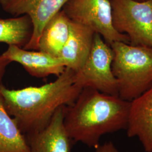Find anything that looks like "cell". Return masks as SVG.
Returning <instances> with one entry per match:
<instances>
[{"label":"cell","mask_w":152,"mask_h":152,"mask_svg":"<svg viewBox=\"0 0 152 152\" xmlns=\"http://www.w3.org/2000/svg\"><path fill=\"white\" fill-rule=\"evenodd\" d=\"M95 33L90 28L71 20L69 36L59 56L66 68L75 72L81 68L90 53Z\"/></svg>","instance_id":"11"},{"label":"cell","mask_w":152,"mask_h":152,"mask_svg":"<svg viewBox=\"0 0 152 152\" xmlns=\"http://www.w3.org/2000/svg\"><path fill=\"white\" fill-rule=\"evenodd\" d=\"M0 152H31L25 135L7 112L1 93Z\"/></svg>","instance_id":"13"},{"label":"cell","mask_w":152,"mask_h":152,"mask_svg":"<svg viewBox=\"0 0 152 152\" xmlns=\"http://www.w3.org/2000/svg\"><path fill=\"white\" fill-rule=\"evenodd\" d=\"M114 29L125 34L129 44L152 48V0H110Z\"/></svg>","instance_id":"4"},{"label":"cell","mask_w":152,"mask_h":152,"mask_svg":"<svg viewBox=\"0 0 152 152\" xmlns=\"http://www.w3.org/2000/svg\"><path fill=\"white\" fill-rule=\"evenodd\" d=\"M75 75L66 67L54 81L41 86L10 90L0 86L6 109L24 135L43 129L58 109L76 101L83 88L75 82Z\"/></svg>","instance_id":"1"},{"label":"cell","mask_w":152,"mask_h":152,"mask_svg":"<svg viewBox=\"0 0 152 152\" xmlns=\"http://www.w3.org/2000/svg\"><path fill=\"white\" fill-rule=\"evenodd\" d=\"M113 52L102 37L95 33L92 48L81 68L75 72L76 83L111 95L118 96V84L112 70Z\"/></svg>","instance_id":"5"},{"label":"cell","mask_w":152,"mask_h":152,"mask_svg":"<svg viewBox=\"0 0 152 152\" xmlns=\"http://www.w3.org/2000/svg\"><path fill=\"white\" fill-rule=\"evenodd\" d=\"M71 20L62 10L45 26L39 39L38 50L59 57L69 36Z\"/></svg>","instance_id":"12"},{"label":"cell","mask_w":152,"mask_h":152,"mask_svg":"<svg viewBox=\"0 0 152 152\" xmlns=\"http://www.w3.org/2000/svg\"><path fill=\"white\" fill-rule=\"evenodd\" d=\"M10 63L11 61L3 56L2 55H0V86L2 85V80L5 72L6 68Z\"/></svg>","instance_id":"16"},{"label":"cell","mask_w":152,"mask_h":152,"mask_svg":"<svg viewBox=\"0 0 152 152\" xmlns=\"http://www.w3.org/2000/svg\"><path fill=\"white\" fill-rule=\"evenodd\" d=\"M33 26L29 16L0 18V42L24 48L32 36Z\"/></svg>","instance_id":"14"},{"label":"cell","mask_w":152,"mask_h":152,"mask_svg":"<svg viewBox=\"0 0 152 152\" xmlns=\"http://www.w3.org/2000/svg\"><path fill=\"white\" fill-rule=\"evenodd\" d=\"M112 70L118 84V96L131 102L152 86V48L117 41Z\"/></svg>","instance_id":"3"},{"label":"cell","mask_w":152,"mask_h":152,"mask_svg":"<svg viewBox=\"0 0 152 152\" xmlns=\"http://www.w3.org/2000/svg\"><path fill=\"white\" fill-rule=\"evenodd\" d=\"M134 1H139V2H143V1H148V0H134Z\"/></svg>","instance_id":"17"},{"label":"cell","mask_w":152,"mask_h":152,"mask_svg":"<svg viewBox=\"0 0 152 152\" xmlns=\"http://www.w3.org/2000/svg\"><path fill=\"white\" fill-rule=\"evenodd\" d=\"M2 55L11 62L19 63L30 75L37 78H44L50 75L58 77L66 68L59 57L39 50L31 51L10 45Z\"/></svg>","instance_id":"9"},{"label":"cell","mask_w":152,"mask_h":152,"mask_svg":"<svg viewBox=\"0 0 152 152\" xmlns=\"http://www.w3.org/2000/svg\"><path fill=\"white\" fill-rule=\"evenodd\" d=\"M94 152H119L115 147L114 144L111 142H106L103 145H99L95 148Z\"/></svg>","instance_id":"15"},{"label":"cell","mask_w":152,"mask_h":152,"mask_svg":"<svg viewBox=\"0 0 152 152\" xmlns=\"http://www.w3.org/2000/svg\"><path fill=\"white\" fill-rule=\"evenodd\" d=\"M130 105L119 96L85 87L76 101L65 107L66 130L74 142L96 148L104 135L127 129Z\"/></svg>","instance_id":"2"},{"label":"cell","mask_w":152,"mask_h":152,"mask_svg":"<svg viewBox=\"0 0 152 152\" xmlns=\"http://www.w3.org/2000/svg\"><path fill=\"white\" fill-rule=\"evenodd\" d=\"M61 10L71 21L99 34L109 46L117 41L129 44L127 36L113 26L110 0H68Z\"/></svg>","instance_id":"6"},{"label":"cell","mask_w":152,"mask_h":152,"mask_svg":"<svg viewBox=\"0 0 152 152\" xmlns=\"http://www.w3.org/2000/svg\"><path fill=\"white\" fill-rule=\"evenodd\" d=\"M129 137H136L147 152H152V86L131 102L127 128Z\"/></svg>","instance_id":"10"},{"label":"cell","mask_w":152,"mask_h":152,"mask_svg":"<svg viewBox=\"0 0 152 152\" xmlns=\"http://www.w3.org/2000/svg\"><path fill=\"white\" fill-rule=\"evenodd\" d=\"M65 107L58 109L50 122L41 130L25 134L31 152H71L75 142L66 130Z\"/></svg>","instance_id":"8"},{"label":"cell","mask_w":152,"mask_h":152,"mask_svg":"<svg viewBox=\"0 0 152 152\" xmlns=\"http://www.w3.org/2000/svg\"><path fill=\"white\" fill-rule=\"evenodd\" d=\"M68 0H0L4 11L15 16L26 15L30 17L33 26L32 36L23 48L38 50L39 39L45 26L60 11Z\"/></svg>","instance_id":"7"}]
</instances>
